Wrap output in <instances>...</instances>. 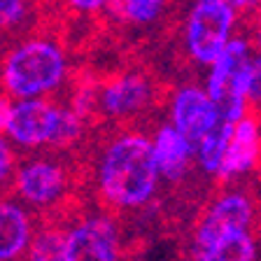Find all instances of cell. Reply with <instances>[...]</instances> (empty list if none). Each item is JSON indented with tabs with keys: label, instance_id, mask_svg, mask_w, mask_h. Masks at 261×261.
Masks as SVG:
<instances>
[{
	"label": "cell",
	"instance_id": "6da1fadb",
	"mask_svg": "<svg viewBox=\"0 0 261 261\" xmlns=\"http://www.w3.org/2000/svg\"><path fill=\"white\" fill-rule=\"evenodd\" d=\"M161 175L156 170L152 140L140 133H124L105 147L98 161V189L114 207H142L152 201Z\"/></svg>",
	"mask_w": 261,
	"mask_h": 261
},
{
	"label": "cell",
	"instance_id": "7a4b0ae2",
	"mask_svg": "<svg viewBox=\"0 0 261 261\" xmlns=\"http://www.w3.org/2000/svg\"><path fill=\"white\" fill-rule=\"evenodd\" d=\"M68 59L51 40L31 38L10 49L3 61V84L7 93L19 100L44 98L65 82Z\"/></svg>",
	"mask_w": 261,
	"mask_h": 261
},
{
	"label": "cell",
	"instance_id": "3957f363",
	"mask_svg": "<svg viewBox=\"0 0 261 261\" xmlns=\"http://www.w3.org/2000/svg\"><path fill=\"white\" fill-rule=\"evenodd\" d=\"M252 44L245 38H233L207 68L205 91L215 100L219 117L226 121H240L247 112V80L252 65Z\"/></svg>",
	"mask_w": 261,
	"mask_h": 261
},
{
	"label": "cell",
	"instance_id": "277c9868",
	"mask_svg": "<svg viewBox=\"0 0 261 261\" xmlns=\"http://www.w3.org/2000/svg\"><path fill=\"white\" fill-rule=\"evenodd\" d=\"M238 12L226 0H194L185 21L187 54L201 65L212 61L236 38Z\"/></svg>",
	"mask_w": 261,
	"mask_h": 261
},
{
	"label": "cell",
	"instance_id": "5b68a950",
	"mask_svg": "<svg viewBox=\"0 0 261 261\" xmlns=\"http://www.w3.org/2000/svg\"><path fill=\"white\" fill-rule=\"evenodd\" d=\"M254 222V203L243 191H226L205 207L194 233V252L207 250L226 236L250 231Z\"/></svg>",
	"mask_w": 261,
	"mask_h": 261
},
{
	"label": "cell",
	"instance_id": "8992f818",
	"mask_svg": "<svg viewBox=\"0 0 261 261\" xmlns=\"http://www.w3.org/2000/svg\"><path fill=\"white\" fill-rule=\"evenodd\" d=\"M61 105H54L44 98H23L12 108V119L5 136L14 145L35 149L54 142L56 124H59Z\"/></svg>",
	"mask_w": 261,
	"mask_h": 261
},
{
	"label": "cell",
	"instance_id": "52a82bcc",
	"mask_svg": "<svg viewBox=\"0 0 261 261\" xmlns=\"http://www.w3.org/2000/svg\"><path fill=\"white\" fill-rule=\"evenodd\" d=\"M70 261H119V231L110 217H87L65 231Z\"/></svg>",
	"mask_w": 261,
	"mask_h": 261
},
{
	"label": "cell",
	"instance_id": "ba28073f",
	"mask_svg": "<svg viewBox=\"0 0 261 261\" xmlns=\"http://www.w3.org/2000/svg\"><path fill=\"white\" fill-rule=\"evenodd\" d=\"M14 194L31 207H49L65 194V170L49 159H31L14 173Z\"/></svg>",
	"mask_w": 261,
	"mask_h": 261
},
{
	"label": "cell",
	"instance_id": "9c48e42d",
	"mask_svg": "<svg viewBox=\"0 0 261 261\" xmlns=\"http://www.w3.org/2000/svg\"><path fill=\"white\" fill-rule=\"evenodd\" d=\"M170 119L194 145L219 121V110L210 93L201 87H182L175 91Z\"/></svg>",
	"mask_w": 261,
	"mask_h": 261
},
{
	"label": "cell",
	"instance_id": "30bf717a",
	"mask_svg": "<svg viewBox=\"0 0 261 261\" xmlns=\"http://www.w3.org/2000/svg\"><path fill=\"white\" fill-rule=\"evenodd\" d=\"M152 100V82L140 72H126L110 80L98 91V108L105 117H128Z\"/></svg>",
	"mask_w": 261,
	"mask_h": 261
},
{
	"label": "cell",
	"instance_id": "8fae6325",
	"mask_svg": "<svg viewBox=\"0 0 261 261\" xmlns=\"http://www.w3.org/2000/svg\"><path fill=\"white\" fill-rule=\"evenodd\" d=\"M152 152L159 175L168 182H179L196 161V145L173 124L161 126L154 133Z\"/></svg>",
	"mask_w": 261,
	"mask_h": 261
},
{
	"label": "cell",
	"instance_id": "7c38bea8",
	"mask_svg": "<svg viewBox=\"0 0 261 261\" xmlns=\"http://www.w3.org/2000/svg\"><path fill=\"white\" fill-rule=\"evenodd\" d=\"M261 159V128L259 121L245 114L240 121L233 124L231 142H228L226 156L219 168L217 177L222 179H238L252 173Z\"/></svg>",
	"mask_w": 261,
	"mask_h": 261
},
{
	"label": "cell",
	"instance_id": "4fadbf2b",
	"mask_svg": "<svg viewBox=\"0 0 261 261\" xmlns=\"http://www.w3.org/2000/svg\"><path fill=\"white\" fill-rule=\"evenodd\" d=\"M33 224L19 201L0 198V261L21 259L31 247Z\"/></svg>",
	"mask_w": 261,
	"mask_h": 261
},
{
	"label": "cell",
	"instance_id": "5bb4252c",
	"mask_svg": "<svg viewBox=\"0 0 261 261\" xmlns=\"http://www.w3.org/2000/svg\"><path fill=\"white\" fill-rule=\"evenodd\" d=\"M231 133H233V121H226L219 117L217 124L198 140V145H196V163L203 168V173L219 175L228 142H231Z\"/></svg>",
	"mask_w": 261,
	"mask_h": 261
},
{
	"label": "cell",
	"instance_id": "9a60e30c",
	"mask_svg": "<svg viewBox=\"0 0 261 261\" xmlns=\"http://www.w3.org/2000/svg\"><path fill=\"white\" fill-rule=\"evenodd\" d=\"M196 261H256L259 259V243L250 231L226 236L219 243L210 245L207 250L194 252Z\"/></svg>",
	"mask_w": 261,
	"mask_h": 261
},
{
	"label": "cell",
	"instance_id": "2e32d148",
	"mask_svg": "<svg viewBox=\"0 0 261 261\" xmlns=\"http://www.w3.org/2000/svg\"><path fill=\"white\" fill-rule=\"evenodd\" d=\"M26 261H70L68 256V236L59 228H42L33 236Z\"/></svg>",
	"mask_w": 261,
	"mask_h": 261
},
{
	"label": "cell",
	"instance_id": "e0dca14e",
	"mask_svg": "<svg viewBox=\"0 0 261 261\" xmlns=\"http://www.w3.org/2000/svg\"><path fill=\"white\" fill-rule=\"evenodd\" d=\"M114 14L133 26H147L161 16L166 0H112Z\"/></svg>",
	"mask_w": 261,
	"mask_h": 261
},
{
	"label": "cell",
	"instance_id": "ac0fdd59",
	"mask_svg": "<svg viewBox=\"0 0 261 261\" xmlns=\"http://www.w3.org/2000/svg\"><path fill=\"white\" fill-rule=\"evenodd\" d=\"M31 14L28 0H0V31H16Z\"/></svg>",
	"mask_w": 261,
	"mask_h": 261
},
{
	"label": "cell",
	"instance_id": "d6986e66",
	"mask_svg": "<svg viewBox=\"0 0 261 261\" xmlns=\"http://www.w3.org/2000/svg\"><path fill=\"white\" fill-rule=\"evenodd\" d=\"M247 100L254 108H261V51L252 56L250 80H247Z\"/></svg>",
	"mask_w": 261,
	"mask_h": 261
},
{
	"label": "cell",
	"instance_id": "ffe728a7",
	"mask_svg": "<svg viewBox=\"0 0 261 261\" xmlns=\"http://www.w3.org/2000/svg\"><path fill=\"white\" fill-rule=\"evenodd\" d=\"M12 170H14V154H12L10 140L0 133V187L10 179Z\"/></svg>",
	"mask_w": 261,
	"mask_h": 261
},
{
	"label": "cell",
	"instance_id": "44dd1931",
	"mask_svg": "<svg viewBox=\"0 0 261 261\" xmlns=\"http://www.w3.org/2000/svg\"><path fill=\"white\" fill-rule=\"evenodd\" d=\"M63 3L80 14H93V12H100L112 5V0H63Z\"/></svg>",
	"mask_w": 261,
	"mask_h": 261
},
{
	"label": "cell",
	"instance_id": "7402d4cb",
	"mask_svg": "<svg viewBox=\"0 0 261 261\" xmlns=\"http://www.w3.org/2000/svg\"><path fill=\"white\" fill-rule=\"evenodd\" d=\"M226 3L233 7L236 12H238V16H245V14L256 12V7H259L261 0H226Z\"/></svg>",
	"mask_w": 261,
	"mask_h": 261
},
{
	"label": "cell",
	"instance_id": "603a6c76",
	"mask_svg": "<svg viewBox=\"0 0 261 261\" xmlns=\"http://www.w3.org/2000/svg\"><path fill=\"white\" fill-rule=\"evenodd\" d=\"M12 108L14 103H10L5 96H0V133H7V126L12 119Z\"/></svg>",
	"mask_w": 261,
	"mask_h": 261
},
{
	"label": "cell",
	"instance_id": "cb8c5ba5",
	"mask_svg": "<svg viewBox=\"0 0 261 261\" xmlns=\"http://www.w3.org/2000/svg\"><path fill=\"white\" fill-rule=\"evenodd\" d=\"M254 23H256V38L261 40V3H259V7H256V19H254Z\"/></svg>",
	"mask_w": 261,
	"mask_h": 261
}]
</instances>
